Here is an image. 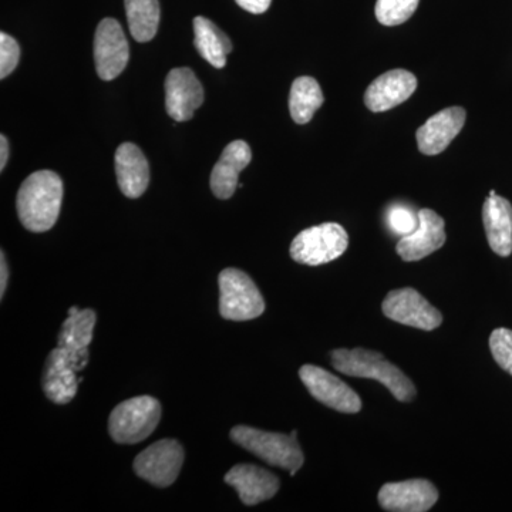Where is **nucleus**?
I'll use <instances>...</instances> for the list:
<instances>
[{"mask_svg": "<svg viewBox=\"0 0 512 512\" xmlns=\"http://www.w3.org/2000/svg\"><path fill=\"white\" fill-rule=\"evenodd\" d=\"M63 202V181L55 171H36L20 185L16 208L23 227L46 232L55 227Z\"/></svg>", "mask_w": 512, "mask_h": 512, "instance_id": "1", "label": "nucleus"}, {"mask_svg": "<svg viewBox=\"0 0 512 512\" xmlns=\"http://www.w3.org/2000/svg\"><path fill=\"white\" fill-rule=\"evenodd\" d=\"M330 360L343 375L382 383L399 402H412L416 397L417 390L412 380L386 360L382 353L363 348L336 349L330 353Z\"/></svg>", "mask_w": 512, "mask_h": 512, "instance_id": "2", "label": "nucleus"}, {"mask_svg": "<svg viewBox=\"0 0 512 512\" xmlns=\"http://www.w3.org/2000/svg\"><path fill=\"white\" fill-rule=\"evenodd\" d=\"M298 431L293 430L291 436L281 433H269L249 426H237L231 430V440L249 453L261 458L269 466L288 470L291 476L298 473L303 466L302 448L296 440Z\"/></svg>", "mask_w": 512, "mask_h": 512, "instance_id": "3", "label": "nucleus"}, {"mask_svg": "<svg viewBox=\"0 0 512 512\" xmlns=\"http://www.w3.org/2000/svg\"><path fill=\"white\" fill-rule=\"evenodd\" d=\"M161 419V404L151 396H138L120 403L111 412V439L119 444H137L148 439Z\"/></svg>", "mask_w": 512, "mask_h": 512, "instance_id": "4", "label": "nucleus"}, {"mask_svg": "<svg viewBox=\"0 0 512 512\" xmlns=\"http://www.w3.org/2000/svg\"><path fill=\"white\" fill-rule=\"evenodd\" d=\"M348 247L346 229L336 222H326L299 232L292 241L291 256L298 264L319 266L335 261Z\"/></svg>", "mask_w": 512, "mask_h": 512, "instance_id": "5", "label": "nucleus"}, {"mask_svg": "<svg viewBox=\"0 0 512 512\" xmlns=\"http://www.w3.org/2000/svg\"><path fill=\"white\" fill-rule=\"evenodd\" d=\"M89 365V348L83 350H66L57 348L47 356L43 370L42 386L47 399L56 404L72 402L79 387L77 373Z\"/></svg>", "mask_w": 512, "mask_h": 512, "instance_id": "6", "label": "nucleus"}, {"mask_svg": "<svg viewBox=\"0 0 512 512\" xmlns=\"http://www.w3.org/2000/svg\"><path fill=\"white\" fill-rule=\"evenodd\" d=\"M220 313L222 318L244 322L259 318L265 311L264 296L251 276L228 268L220 274Z\"/></svg>", "mask_w": 512, "mask_h": 512, "instance_id": "7", "label": "nucleus"}, {"mask_svg": "<svg viewBox=\"0 0 512 512\" xmlns=\"http://www.w3.org/2000/svg\"><path fill=\"white\" fill-rule=\"evenodd\" d=\"M184 463V448L177 440L164 439L146 448L134 460V471L138 477L156 485L170 487L180 476Z\"/></svg>", "mask_w": 512, "mask_h": 512, "instance_id": "8", "label": "nucleus"}, {"mask_svg": "<svg viewBox=\"0 0 512 512\" xmlns=\"http://www.w3.org/2000/svg\"><path fill=\"white\" fill-rule=\"evenodd\" d=\"M299 377L313 399L339 413L355 414L362 410L359 394L348 384L319 366L305 365Z\"/></svg>", "mask_w": 512, "mask_h": 512, "instance_id": "9", "label": "nucleus"}, {"mask_svg": "<svg viewBox=\"0 0 512 512\" xmlns=\"http://www.w3.org/2000/svg\"><path fill=\"white\" fill-rule=\"evenodd\" d=\"M386 318L421 330H434L443 323V315L416 289H394L382 303Z\"/></svg>", "mask_w": 512, "mask_h": 512, "instance_id": "10", "label": "nucleus"}, {"mask_svg": "<svg viewBox=\"0 0 512 512\" xmlns=\"http://www.w3.org/2000/svg\"><path fill=\"white\" fill-rule=\"evenodd\" d=\"M130 47L116 19H103L94 36V62L101 80L116 79L126 69Z\"/></svg>", "mask_w": 512, "mask_h": 512, "instance_id": "11", "label": "nucleus"}, {"mask_svg": "<svg viewBox=\"0 0 512 512\" xmlns=\"http://www.w3.org/2000/svg\"><path fill=\"white\" fill-rule=\"evenodd\" d=\"M204 103V89L188 67L173 69L165 79V107L168 116L178 123L191 120Z\"/></svg>", "mask_w": 512, "mask_h": 512, "instance_id": "12", "label": "nucleus"}, {"mask_svg": "<svg viewBox=\"0 0 512 512\" xmlns=\"http://www.w3.org/2000/svg\"><path fill=\"white\" fill-rule=\"evenodd\" d=\"M439 500V491L423 478L384 484L379 491V504L384 511L426 512Z\"/></svg>", "mask_w": 512, "mask_h": 512, "instance_id": "13", "label": "nucleus"}, {"mask_svg": "<svg viewBox=\"0 0 512 512\" xmlns=\"http://www.w3.org/2000/svg\"><path fill=\"white\" fill-rule=\"evenodd\" d=\"M417 215L419 225L416 231L397 242V254L406 262L420 261L446 244V222L443 218L429 208H423Z\"/></svg>", "mask_w": 512, "mask_h": 512, "instance_id": "14", "label": "nucleus"}, {"mask_svg": "<svg viewBox=\"0 0 512 512\" xmlns=\"http://www.w3.org/2000/svg\"><path fill=\"white\" fill-rule=\"evenodd\" d=\"M467 113L463 107H448L434 114L417 130V146L426 156L443 153L463 130Z\"/></svg>", "mask_w": 512, "mask_h": 512, "instance_id": "15", "label": "nucleus"}, {"mask_svg": "<svg viewBox=\"0 0 512 512\" xmlns=\"http://www.w3.org/2000/svg\"><path fill=\"white\" fill-rule=\"evenodd\" d=\"M416 89L417 79L413 73L403 69L390 70L367 87L365 104L373 113H382L409 100Z\"/></svg>", "mask_w": 512, "mask_h": 512, "instance_id": "16", "label": "nucleus"}, {"mask_svg": "<svg viewBox=\"0 0 512 512\" xmlns=\"http://www.w3.org/2000/svg\"><path fill=\"white\" fill-rule=\"evenodd\" d=\"M224 480L238 491L242 503L248 507L271 500L281 488V481L275 474L252 464L231 468Z\"/></svg>", "mask_w": 512, "mask_h": 512, "instance_id": "17", "label": "nucleus"}, {"mask_svg": "<svg viewBox=\"0 0 512 512\" xmlns=\"http://www.w3.org/2000/svg\"><path fill=\"white\" fill-rule=\"evenodd\" d=\"M252 160L251 147L245 141L229 143L211 173V190L220 200H228L239 187V173L248 167Z\"/></svg>", "mask_w": 512, "mask_h": 512, "instance_id": "18", "label": "nucleus"}, {"mask_svg": "<svg viewBox=\"0 0 512 512\" xmlns=\"http://www.w3.org/2000/svg\"><path fill=\"white\" fill-rule=\"evenodd\" d=\"M117 183L127 198H138L150 184V165L143 151L133 143L121 144L116 151Z\"/></svg>", "mask_w": 512, "mask_h": 512, "instance_id": "19", "label": "nucleus"}, {"mask_svg": "<svg viewBox=\"0 0 512 512\" xmlns=\"http://www.w3.org/2000/svg\"><path fill=\"white\" fill-rule=\"evenodd\" d=\"M483 222L488 244L495 254H512V205L511 202L493 195L488 197L483 207Z\"/></svg>", "mask_w": 512, "mask_h": 512, "instance_id": "20", "label": "nucleus"}, {"mask_svg": "<svg viewBox=\"0 0 512 512\" xmlns=\"http://www.w3.org/2000/svg\"><path fill=\"white\" fill-rule=\"evenodd\" d=\"M194 43L198 53L215 69L227 64V56L232 52V43L210 19L197 16L194 19Z\"/></svg>", "mask_w": 512, "mask_h": 512, "instance_id": "21", "label": "nucleus"}, {"mask_svg": "<svg viewBox=\"0 0 512 512\" xmlns=\"http://www.w3.org/2000/svg\"><path fill=\"white\" fill-rule=\"evenodd\" d=\"M323 101L325 97L315 79L308 76L298 77L289 94V111L293 121L298 124L309 123L316 111L322 107Z\"/></svg>", "mask_w": 512, "mask_h": 512, "instance_id": "22", "label": "nucleus"}, {"mask_svg": "<svg viewBox=\"0 0 512 512\" xmlns=\"http://www.w3.org/2000/svg\"><path fill=\"white\" fill-rule=\"evenodd\" d=\"M128 28L138 43H147L157 35L160 25L158 0H124Z\"/></svg>", "mask_w": 512, "mask_h": 512, "instance_id": "23", "label": "nucleus"}, {"mask_svg": "<svg viewBox=\"0 0 512 512\" xmlns=\"http://www.w3.org/2000/svg\"><path fill=\"white\" fill-rule=\"evenodd\" d=\"M96 320V312L92 309H84V311L69 315L60 330L59 348L72 350V352L89 348L93 340Z\"/></svg>", "mask_w": 512, "mask_h": 512, "instance_id": "24", "label": "nucleus"}, {"mask_svg": "<svg viewBox=\"0 0 512 512\" xmlns=\"http://www.w3.org/2000/svg\"><path fill=\"white\" fill-rule=\"evenodd\" d=\"M420 0H377L376 2V18L383 26H399L407 22Z\"/></svg>", "mask_w": 512, "mask_h": 512, "instance_id": "25", "label": "nucleus"}, {"mask_svg": "<svg viewBox=\"0 0 512 512\" xmlns=\"http://www.w3.org/2000/svg\"><path fill=\"white\" fill-rule=\"evenodd\" d=\"M490 349L498 366L512 376V330L495 329L490 336Z\"/></svg>", "mask_w": 512, "mask_h": 512, "instance_id": "26", "label": "nucleus"}, {"mask_svg": "<svg viewBox=\"0 0 512 512\" xmlns=\"http://www.w3.org/2000/svg\"><path fill=\"white\" fill-rule=\"evenodd\" d=\"M20 59V47L12 36L0 33V79L15 72Z\"/></svg>", "mask_w": 512, "mask_h": 512, "instance_id": "27", "label": "nucleus"}, {"mask_svg": "<svg viewBox=\"0 0 512 512\" xmlns=\"http://www.w3.org/2000/svg\"><path fill=\"white\" fill-rule=\"evenodd\" d=\"M387 222L393 232L406 237L416 231L417 225H419V215H414L406 207H393L387 214Z\"/></svg>", "mask_w": 512, "mask_h": 512, "instance_id": "28", "label": "nucleus"}, {"mask_svg": "<svg viewBox=\"0 0 512 512\" xmlns=\"http://www.w3.org/2000/svg\"><path fill=\"white\" fill-rule=\"evenodd\" d=\"M242 9L254 15H261L271 6L272 0H235Z\"/></svg>", "mask_w": 512, "mask_h": 512, "instance_id": "29", "label": "nucleus"}, {"mask_svg": "<svg viewBox=\"0 0 512 512\" xmlns=\"http://www.w3.org/2000/svg\"><path fill=\"white\" fill-rule=\"evenodd\" d=\"M9 268L6 264L5 252L0 255V296H5L6 288H8Z\"/></svg>", "mask_w": 512, "mask_h": 512, "instance_id": "30", "label": "nucleus"}, {"mask_svg": "<svg viewBox=\"0 0 512 512\" xmlns=\"http://www.w3.org/2000/svg\"><path fill=\"white\" fill-rule=\"evenodd\" d=\"M9 160V141L5 136H0V170H5Z\"/></svg>", "mask_w": 512, "mask_h": 512, "instance_id": "31", "label": "nucleus"}, {"mask_svg": "<svg viewBox=\"0 0 512 512\" xmlns=\"http://www.w3.org/2000/svg\"><path fill=\"white\" fill-rule=\"evenodd\" d=\"M80 309L77 308V306H72V308L69 309V315H74V313L79 312Z\"/></svg>", "mask_w": 512, "mask_h": 512, "instance_id": "32", "label": "nucleus"}, {"mask_svg": "<svg viewBox=\"0 0 512 512\" xmlns=\"http://www.w3.org/2000/svg\"><path fill=\"white\" fill-rule=\"evenodd\" d=\"M493 195H497V194H495V191H494V190H491V191H490V197H493Z\"/></svg>", "mask_w": 512, "mask_h": 512, "instance_id": "33", "label": "nucleus"}]
</instances>
